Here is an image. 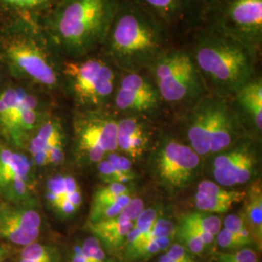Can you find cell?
I'll list each match as a JSON object with an SVG mask.
<instances>
[{"label": "cell", "instance_id": "obj_1", "mask_svg": "<svg viewBox=\"0 0 262 262\" xmlns=\"http://www.w3.org/2000/svg\"><path fill=\"white\" fill-rule=\"evenodd\" d=\"M166 28L133 0H120L100 48L103 57L122 72H143L169 49Z\"/></svg>", "mask_w": 262, "mask_h": 262}, {"label": "cell", "instance_id": "obj_2", "mask_svg": "<svg viewBox=\"0 0 262 262\" xmlns=\"http://www.w3.org/2000/svg\"><path fill=\"white\" fill-rule=\"evenodd\" d=\"M120 0H60L39 20L52 45L67 59L100 49Z\"/></svg>", "mask_w": 262, "mask_h": 262}, {"label": "cell", "instance_id": "obj_3", "mask_svg": "<svg viewBox=\"0 0 262 262\" xmlns=\"http://www.w3.org/2000/svg\"><path fill=\"white\" fill-rule=\"evenodd\" d=\"M190 34V55L208 93L231 99L255 76L258 53L253 49L207 26H200Z\"/></svg>", "mask_w": 262, "mask_h": 262}, {"label": "cell", "instance_id": "obj_4", "mask_svg": "<svg viewBox=\"0 0 262 262\" xmlns=\"http://www.w3.org/2000/svg\"><path fill=\"white\" fill-rule=\"evenodd\" d=\"M54 51L38 21L13 19L0 32V63L16 79L46 91L61 85V63Z\"/></svg>", "mask_w": 262, "mask_h": 262}, {"label": "cell", "instance_id": "obj_5", "mask_svg": "<svg viewBox=\"0 0 262 262\" xmlns=\"http://www.w3.org/2000/svg\"><path fill=\"white\" fill-rule=\"evenodd\" d=\"M186 134L202 158L229 148L248 132L230 98L208 93L189 108Z\"/></svg>", "mask_w": 262, "mask_h": 262}, {"label": "cell", "instance_id": "obj_6", "mask_svg": "<svg viewBox=\"0 0 262 262\" xmlns=\"http://www.w3.org/2000/svg\"><path fill=\"white\" fill-rule=\"evenodd\" d=\"M117 75L103 56L66 59L61 63V85L79 111L104 110L111 102Z\"/></svg>", "mask_w": 262, "mask_h": 262}, {"label": "cell", "instance_id": "obj_7", "mask_svg": "<svg viewBox=\"0 0 262 262\" xmlns=\"http://www.w3.org/2000/svg\"><path fill=\"white\" fill-rule=\"evenodd\" d=\"M149 71L162 103L189 108L208 94L189 52L169 48L157 58Z\"/></svg>", "mask_w": 262, "mask_h": 262}, {"label": "cell", "instance_id": "obj_8", "mask_svg": "<svg viewBox=\"0 0 262 262\" xmlns=\"http://www.w3.org/2000/svg\"><path fill=\"white\" fill-rule=\"evenodd\" d=\"M260 51L262 0H205L202 25Z\"/></svg>", "mask_w": 262, "mask_h": 262}, {"label": "cell", "instance_id": "obj_9", "mask_svg": "<svg viewBox=\"0 0 262 262\" xmlns=\"http://www.w3.org/2000/svg\"><path fill=\"white\" fill-rule=\"evenodd\" d=\"M200 164L201 157L189 145L164 138L152 152L150 168L159 185L173 194L192 183Z\"/></svg>", "mask_w": 262, "mask_h": 262}, {"label": "cell", "instance_id": "obj_10", "mask_svg": "<svg viewBox=\"0 0 262 262\" xmlns=\"http://www.w3.org/2000/svg\"><path fill=\"white\" fill-rule=\"evenodd\" d=\"M117 122L104 110L79 111L73 121L76 151L90 163H98L117 147Z\"/></svg>", "mask_w": 262, "mask_h": 262}, {"label": "cell", "instance_id": "obj_11", "mask_svg": "<svg viewBox=\"0 0 262 262\" xmlns=\"http://www.w3.org/2000/svg\"><path fill=\"white\" fill-rule=\"evenodd\" d=\"M36 167L28 154L0 144V196L5 202L35 201Z\"/></svg>", "mask_w": 262, "mask_h": 262}, {"label": "cell", "instance_id": "obj_12", "mask_svg": "<svg viewBox=\"0 0 262 262\" xmlns=\"http://www.w3.org/2000/svg\"><path fill=\"white\" fill-rule=\"evenodd\" d=\"M215 155L212 174L214 182L222 187L228 188L245 185L257 174L258 150L249 134Z\"/></svg>", "mask_w": 262, "mask_h": 262}, {"label": "cell", "instance_id": "obj_13", "mask_svg": "<svg viewBox=\"0 0 262 262\" xmlns=\"http://www.w3.org/2000/svg\"><path fill=\"white\" fill-rule=\"evenodd\" d=\"M112 101L115 108L126 116L145 118L159 112L162 104L151 77L142 72H123L117 81Z\"/></svg>", "mask_w": 262, "mask_h": 262}, {"label": "cell", "instance_id": "obj_14", "mask_svg": "<svg viewBox=\"0 0 262 262\" xmlns=\"http://www.w3.org/2000/svg\"><path fill=\"white\" fill-rule=\"evenodd\" d=\"M173 37L191 33L202 25L205 0H133Z\"/></svg>", "mask_w": 262, "mask_h": 262}, {"label": "cell", "instance_id": "obj_15", "mask_svg": "<svg viewBox=\"0 0 262 262\" xmlns=\"http://www.w3.org/2000/svg\"><path fill=\"white\" fill-rule=\"evenodd\" d=\"M43 219L35 201L0 205V240L24 247L38 241Z\"/></svg>", "mask_w": 262, "mask_h": 262}, {"label": "cell", "instance_id": "obj_16", "mask_svg": "<svg viewBox=\"0 0 262 262\" xmlns=\"http://www.w3.org/2000/svg\"><path fill=\"white\" fill-rule=\"evenodd\" d=\"M144 209L143 199L133 196L117 216L101 222L88 223L89 230L100 241L105 251L117 253L122 250L132 225Z\"/></svg>", "mask_w": 262, "mask_h": 262}, {"label": "cell", "instance_id": "obj_17", "mask_svg": "<svg viewBox=\"0 0 262 262\" xmlns=\"http://www.w3.org/2000/svg\"><path fill=\"white\" fill-rule=\"evenodd\" d=\"M47 106L35 92L19 85L14 139L12 148L26 149L29 138L47 118Z\"/></svg>", "mask_w": 262, "mask_h": 262}, {"label": "cell", "instance_id": "obj_18", "mask_svg": "<svg viewBox=\"0 0 262 262\" xmlns=\"http://www.w3.org/2000/svg\"><path fill=\"white\" fill-rule=\"evenodd\" d=\"M147 119L128 115L117 122V147L124 156L134 161L141 159L148 149L150 129Z\"/></svg>", "mask_w": 262, "mask_h": 262}, {"label": "cell", "instance_id": "obj_19", "mask_svg": "<svg viewBox=\"0 0 262 262\" xmlns=\"http://www.w3.org/2000/svg\"><path fill=\"white\" fill-rule=\"evenodd\" d=\"M61 145H66V133L61 122L48 115L29 138L26 149L36 169L43 168L48 154Z\"/></svg>", "mask_w": 262, "mask_h": 262}, {"label": "cell", "instance_id": "obj_20", "mask_svg": "<svg viewBox=\"0 0 262 262\" xmlns=\"http://www.w3.org/2000/svg\"><path fill=\"white\" fill-rule=\"evenodd\" d=\"M245 191L228 189L214 181L203 180L198 184L194 205L199 211L211 214H224L234 204L243 201Z\"/></svg>", "mask_w": 262, "mask_h": 262}, {"label": "cell", "instance_id": "obj_21", "mask_svg": "<svg viewBox=\"0 0 262 262\" xmlns=\"http://www.w3.org/2000/svg\"><path fill=\"white\" fill-rule=\"evenodd\" d=\"M234 107L244 126H252L255 133L262 130V81L254 76L234 96Z\"/></svg>", "mask_w": 262, "mask_h": 262}, {"label": "cell", "instance_id": "obj_22", "mask_svg": "<svg viewBox=\"0 0 262 262\" xmlns=\"http://www.w3.org/2000/svg\"><path fill=\"white\" fill-rule=\"evenodd\" d=\"M242 219L259 250L262 247V187L260 180L254 181L245 191Z\"/></svg>", "mask_w": 262, "mask_h": 262}, {"label": "cell", "instance_id": "obj_23", "mask_svg": "<svg viewBox=\"0 0 262 262\" xmlns=\"http://www.w3.org/2000/svg\"><path fill=\"white\" fill-rule=\"evenodd\" d=\"M19 84H7L0 89V137L12 146L15 130Z\"/></svg>", "mask_w": 262, "mask_h": 262}, {"label": "cell", "instance_id": "obj_24", "mask_svg": "<svg viewBox=\"0 0 262 262\" xmlns=\"http://www.w3.org/2000/svg\"><path fill=\"white\" fill-rule=\"evenodd\" d=\"M60 0H0V12L13 19L38 21Z\"/></svg>", "mask_w": 262, "mask_h": 262}, {"label": "cell", "instance_id": "obj_25", "mask_svg": "<svg viewBox=\"0 0 262 262\" xmlns=\"http://www.w3.org/2000/svg\"><path fill=\"white\" fill-rule=\"evenodd\" d=\"M159 211L157 208H145L135 220L129 233L126 236L122 251L127 257L143 241L144 237L150 231L156 221L159 219Z\"/></svg>", "mask_w": 262, "mask_h": 262}, {"label": "cell", "instance_id": "obj_26", "mask_svg": "<svg viewBox=\"0 0 262 262\" xmlns=\"http://www.w3.org/2000/svg\"><path fill=\"white\" fill-rule=\"evenodd\" d=\"M18 262H62L56 248L39 241L20 248Z\"/></svg>", "mask_w": 262, "mask_h": 262}, {"label": "cell", "instance_id": "obj_27", "mask_svg": "<svg viewBox=\"0 0 262 262\" xmlns=\"http://www.w3.org/2000/svg\"><path fill=\"white\" fill-rule=\"evenodd\" d=\"M179 225L200 229L215 236L223 227V221L215 214L199 211L183 215Z\"/></svg>", "mask_w": 262, "mask_h": 262}, {"label": "cell", "instance_id": "obj_28", "mask_svg": "<svg viewBox=\"0 0 262 262\" xmlns=\"http://www.w3.org/2000/svg\"><path fill=\"white\" fill-rule=\"evenodd\" d=\"M133 198L132 192L123 194L112 202L101 206L91 207L89 223H96L110 220L119 215Z\"/></svg>", "mask_w": 262, "mask_h": 262}, {"label": "cell", "instance_id": "obj_29", "mask_svg": "<svg viewBox=\"0 0 262 262\" xmlns=\"http://www.w3.org/2000/svg\"><path fill=\"white\" fill-rule=\"evenodd\" d=\"M132 188L126 184L113 183L99 187L93 197L92 207L101 206L112 202L126 193H131Z\"/></svg>", "mask_w": 262, "mask_h": 262}, {"label": "cell", "instance_id": "obj_30", "mask_svg": "<svg viewBox=\"0 0 262 262\" xmlns=\"http://www.w3.org/2000/svg\"><path fill=\"white\" fill-rule=\"evenodd\" d=\"M174 239H175V236H166V237H161L159 239L145 242L131 253L130 255L127 257V259L135 260V259L149 258L150 256H152L157 253L164 252L172 244Z\"/></svg>", "mask_w": 262, "mask_h": 262}, {"label": "cell", "instance_id": "obj_31", "mask_svg": "<svg viewBox=\"0 0 262 262\" xmlns=\"http://www.w3.org/2000/svg\"><path fill=\"white\" fill-rule=\"evenodd\" d=\"M175 238L178 239L180 244L192 254L202 253L207 247L205 241L199 235H197L193 230L181 225L176 227Z\"/></svg>", "mask_w": 262, "mask_h": 262}, {"label": "cell", "instance_id": "obj_32", "mask_svg": "<svg viewBox=\"0 0 262 262\" xmlns=\"http://www.w3.org/2000/svg\"><path fill=\"white\" fill-rule=\"evenodd\" d=\"M81 251L92 262H110L106 251L95 236L85 237L82 243L78 244Z\"/></svg>", "mask_w": 262, "mask_h": 262}, {"label": "cell", "instance_id": "obj_33", "mask_svg": "<svg viewBox=\"0 0 262 262\" xmlns=\"http://www.w3.org/2000/svg\"><path fill=\"white\" fill-rule=\"evenodd\" d=\"M158 262H195L193 254L180 243L171 244Z\"/></svg>", "mask_w": 262, "mask_h": 262}, {"label": "cell", "instance_id": "obj_34", "mask_svg": "<svg viewBox=\"0 0 262 262\" xmlns=\"http://www.w3.org/2000/svg\"><path fill=\"white\" fill-rule=\"evenodd\" d=\"M96 164H97V171H98L99 178L101 179V181L105 185L113 184V183L128 185L130 183L128 179L114 168L112 164L107 159H103Z\"/></svg>", "mask_w": 262, "mask_h": 262}, {"label": "cell", "instance_id": "obj_35", "mask_svg": "<svg viewBox=\"0 0 262 262\" xmlns=\"http://www.w3.org/2000/svg\"><path fill=\"white\" fill-rule=\"evenodd\" d=\"M104 159H107L112 164L114 168L119 171L123 176H125L130 182L136 177L135 172L132 167V160L126 156L112 151L109 152Z\"/></svg>", "mask_w": 262, "mask_h": 262}, {"label": "cell", "instance_id": "obj_36", "mask_svg": "<svg viewBox=\"0 0 262 262\" xmlns=\"http://www.w3.org/2000/svg\"><path fill=\"white\" fill-rule=\"evenodd\" d=\"M215 240L217 245L223 249L228 250H239L242 248H246L248 246H251V244L245 241L238 235L231 232L230 230L226 229L225 227H222V229L219 231V233L215 235Z\"/></svg>", "mask_w": 262, "mask_h": 262}, {"label": "cell", "instance_id": "obj_37", "mask_svg": "<svg viewBox=\"0 0 262 262\" xmlns=\"http://www.w3.org/2000/svg\"><path fill=\"white\" fill-rule=\"evenodd\" d=\"M224 227L230 230L231 232H233L236 235H238L239 237H241L245 241H247L248 243L253 245V240L252 236L249 232V229L247 227V225H245L242 216L240 215H227L223 222Z\"/></svg>", "mask_w": 262, "mask_h": 262}, {"label": "cell", "instance_id": "obj_38", "mask_svg": "<svg viewBox=\"0 0 262 262\" xmlns=\"http://www.w3.org/2000/svg\"><path fill=\"white\" fill-rule=\"evenodd\" d=\"M219 262H258L255 251L250 248H242L235 253H224L219 257Z\"/></svg>", "mask_w": 262, "mask_h": 262}, {"label": "cell", "instance_id": "obj_39", "mask_svg": "<svg viewBox=\"0 0 262 262\" xmlns=\"http://www.w3.org/2000/svg\"><path fill=\"white\" fill-rule=\"evenodd\" d=\"M69 262H92L81 251L78 244H76L73 248V251L69 255Z\"/></svg>", "mask_w": 262, "mask_h": 262}, {"label": "cell", "instance_id": "obj_40", "mask_svg": "<svg viewBox=\"0 0 262 262\" xmlns=\"http://www.w3.org/2000/svg\"><path fill=\"white\" fill-rule=\"evenodd\" d=\"M8 255H9V252L6 246L4 244H0V262H5Z\"/></svg>", "mask_w": 262, "mask_h": 262}]
</instances>
